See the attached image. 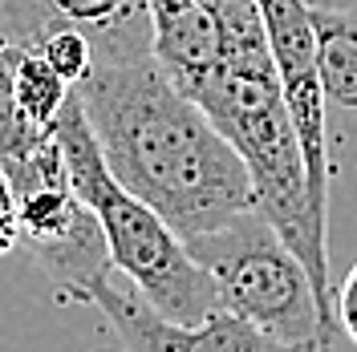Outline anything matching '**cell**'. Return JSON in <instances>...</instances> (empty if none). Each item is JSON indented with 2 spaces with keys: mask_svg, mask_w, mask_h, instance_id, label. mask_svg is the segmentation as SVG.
I'll use <instances>...</instances> for the list:
<instances>
[{
  "mask_svg": "<svg viewBox=\"0 0 357 352\" xmlns=\"http://www.w3.org/2000/svg\"><path fill=\"white\" fill-rule=\"evenodd\" d=\"M317 21V73L325 93V122L341 118L357 134V13L312 4Z\"/></svg>",
  "mask_w": 357,
  "mask_h": 352,
  "instance_id": "ba28073f",
  "label": "cell"
},
{
  "mask_svg": "<svg viewBox=\"0 0 357 352\" xmlns=\"http://www.w3.org/2000/svg\"><path fill=\"white\" fill-rule=\"evenodd\" d=\"M187 251L215 280L223 308L260 328L276 349H337L309 267L260 207L191 235Z\"/></svg>",
  "mask_w": 357,
  "mask_h": 352,
  "instance_id": "277c9868",
  "label": "cell"
},
{
  "mask_svg": "<svg viewBox=\"0 0 357 352\" xmlns=\"http://www.w3.org/2000/svg\"><path fill=\"white\" fill-rule=\"evenodd\" d=\"M151 4H171V0H151Z\"/></svg>",
  "mask_w": 357,
  "mask_h": 352,
  "instance_id": "5bb4252c",
  "label": "cell"
},
{
  "mask_svg": "<svg viewBox=\"0 0 357 352\" xmlns=\"http://www.w3.org/2000/svg\"><path fill=\"white\" fill-rule=\"evenodd\" d=\"M21 243V227H17V198H13V186L0 170V255H8L13 247Z\"/></svg>",
  "mask_w": 357,
  "mask_h": 352,
  "instance_id": "7c38bea8",
  "label": "cell"
},
{
  "mask_svg": "<svg viewBox=\"0 0 357 352\" xmlns=\"http://www.w3.org/2000/svg\"><path fill=\"white\" fill-rule=\"evenodd\" d=\"M207 118L223 130V138L240 150L256 207L264 211L272 227L284 235L301 264L309 267L317 300L325 312V328L333 332L337 349L349 344V336L337 320V287L329 275V239L312 219L309 198V166L301 150V134L284 102V86L276 65H223L195 89Z\"/></svg>",
  "mask_w": 357,
  "mask_h": 352,
  "instance_id": "7a4b0ae2",
  "label": "cell"
},
{
  "mask_svg": "<svg viewBox=\"0 0 357 352\" xmlns=\"http://www.w3.org/2000/svg\"><path fill=\"white\" fill-rule=\"evenodd\" d=\"M0 170L17 198L21 247L61 291L89 300V287L114 267V255L102 219L93 215V207L77 195L69 178L57 138L49 134L37 150L4 158Z\"/></svg>",
  "mask_w": 357,
  "mask_h": 352,
  "instance_id": "5b68a950",
  "label": "cell"
},
{
  "mask_svg": "<svg viewBox=\"0 0 357 352\" xmlns=\"http://www.w3.org/2000/svg\"><path fill=\"white\" fill-rule=\"evenodd\" d=\"M8 41L37 45L57 29H77L93 45V65H118L155 53L151 0H0Z\"/></svg>",
  "mask_w": 357,
  "mask_h": 352,
  "instance_id": "8992f818",
  "label": "cell"
},
{
  "mask_svg": "<svg viewBox=\"0 0 357 352\" xmlns=\"http://www.w3.org/2000/svg\"><path fill=\"white\" fill-rule=\"evenodd\" d=\"M155 8V57L167 69V77L183 93L195 97V89L220 69L223 41L220 21L199 0H171V4H151Z\"/></svg>",
  "mask_w": 357,
  "mask_h": 352,
  "instance_id": "52a82bcc",
  "label": "cell"
},
{
  "mask_svg": "<svg viewBox=\"0 0 357 352\" xmlns=\"http://www.w3.org/2000/svg\"><path fill=\"white\" fill-rule=\"evenodd\" d=\"M69 93H73V86L66 77L49 65L37 49L21 45V57H17V102H21L24 118L37 130H53V118L61 113Z\"/></svg>",
  "mask_w": 357,
  "mask_h": 352,
  "instance_id": "9c48e42d",
  "label": "cell"
},
{
  "mask_svg": "<svg viewBox=\"0 0 357 352\" xmlns=\"http://www.w3.org/2000/svg\"><path fill=\"white\" fill-rule=\"evenodd\" d=\"M77 93L110 175L151 202L183 239L256 207L240 150L199 102L167 77L155 53L93 65L77 81Z\"/></svg>",
  "mask_w": 357,
  "mask_h": 352,
  "instance_id": "6da1fadb",
  "label": "cell"
},
{
  "mask_svg": "<svg viewBox=\"0 0 357 352\" xmlns=\"http://www.w3.org/2000/svg\"><path fill=\"white\" fill-rule=\"evenodd\" d=\"M17 57H21V45L17 41L0 45V162L37 150L45 138L53 134V130H37L24 118L21 102H17Z\"/></svg>",
  "mask_w": 357,
  "mask_h": 352,
  "instance_id": "30bf717a",
  "label": "cell"
},
{
  "mask_svg": "<svg viewBox=\"0 0 357 352\" xmlns=\"http://www.w3.org/2000/svg\"><path fill=\"white\" fill-rule=\"evenodd\" d=\"M37 53L66 77L69 86H77L89 69H93V45H89V37L77 33V29H57V33H49V37L37 45Z\"/></svg>",
  "mask_w": 357,
  "mask_h": 352,
  "instance_id": "8fae6325",
  "label": "cell"
},
{
  "mask_svg": "<svg viewBox=\"0 0 357 352\" xmlns=\"http://www.w3.org/2000/svg\"><path fill=\"white\" fill-rule=\"evenodd\" d=\"M53 138H57V146L66 154V166L77 195L86 198L93 207V215L102 219L114 267H122L158 308L171 320L187 324V328H195L211 312H220L223 308L220 287L207 275V267L187 251V239L158 215L151 202L130 195L110 175L77 86L66 97L61 113L53 118Z\"/></svg>",
  "mask_w": 357,
  "mask_h": 352,
  "instance_id": "3957f363",
  "label": "cell"
},
{
  "mask_svg": "<svg viewBox=\"0 0 357 352\" xmlns=\"http://www.w3.org/2000/svg\"><path fill=\"white\" fill-rule=\"evenodd\" d=\"M337 320H341V328L349 336V344L357 349V264L345 275V284L337 287Z\"/></svg>",
  "mask_w": 357,
  "mask_h": 352,
  "instance_id": "4fadbf2b",
  "label": "cell"
}]
</instances>
